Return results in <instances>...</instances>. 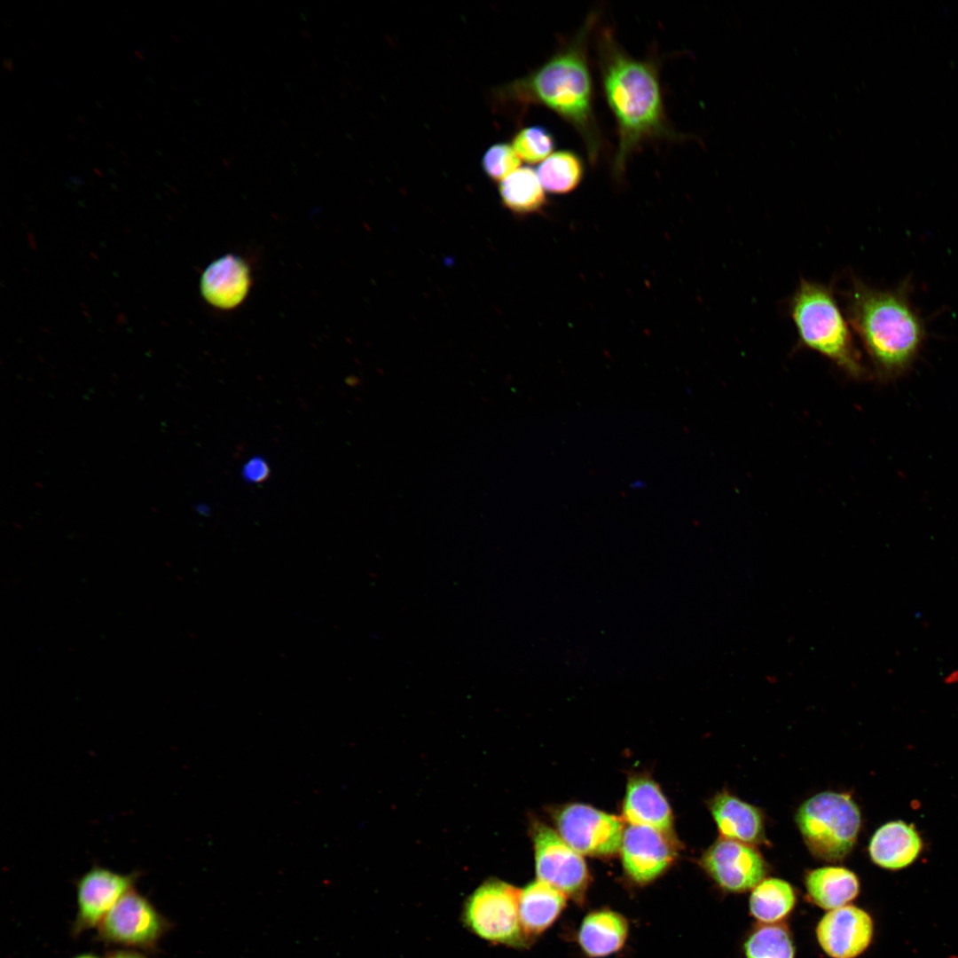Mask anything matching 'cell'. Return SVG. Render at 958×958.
Segmentation results:
<instances>
[{
    "mask_svg": "<svg viewBox=\"0 0 958 958\" xmlns=\"http://www.w3.org/2000/svg\"><path fill=\"white\" fill-rule=\"evenodd\" d=\"M597 52L604 95L616 122L618 145L613 172L618 176L646 142L681 140L684 136L667 119L654 61L631 56L609 27L599 31Z\"/></svg>",
    "mask_w": 958,
    "mask_h": 958,
    "instance_id": "cell-1",
    "label": "cell"
},
{
    "mask_svg": "<svg viewBox=\"0 0 958 958\" xmlns=\"http://www.w3.org/2000/svg\"><path fill=\"white\" fill-rule=\"evenodd\" d=\"M597 22L590 13L576 35L528 76L516 81L514 92L522 101L541 104L578 133L592 164L599 161L606 142L593 112L588 45Z\"/></svg>",
    "mask_w": 958,
    "mask_h": 958,
    "instance_id": "cell-2",
    "label": "cell"
},
{
    "mask_svg": "<svg viewBox=\"0 0 958 958\" xmlns=\"http://www.w3.org/2000/svg\"><path fill=\"white\" fill-rule=\"evenodd\" d=\"M847 314L877 371L895 376L915 359L925 327L908 299L907 284L893 290L854 279L846 294Z\"/></svg>",
    "mask_w": 958,
    "mask_h": 958,
    "instance_id": "cell-3",
    "label": "cell"
},
{
    "mask_svg": "<svg viewBox=\"0 0 958 958\" xmlns=\"http://www.w3.org/2000/svg\"><path fill=\"white\" fill-rule=\"evenodd\" d=\"M800 342L853 375L863 372L852 332L831 287L801 279L789 301Z\"/></svg>",
    "mask_w": 958,
    "mask_h": 958,
    "instance_id": "cell-4",
    "label": "cell"
},
{
    "mask_svg": "<svg viewBox=\"0 0 958 958\" xmlns=\"http://www.w3.org/2000/svg\"><path fill=\"white\" fill-rule=\"evenodd\" d=\"M796 822L811 854L835 863L842 861L853 849L861 814L850 794L824 791L800 805Z\"/></svg>",
    "mask_w": 958,
    "mask_h": 958,
    "instance_id": "cell-5",
    "label": "cell"
},
{
    "mask_svg": "<svg viewBox=\"0 0 958 958\" xmlns=\"http://www.w3.org/2000/svg\"><path fill=\"white\" fill-rule=\"evenodd\" d=\"M520 890L499 879L478 886L464 904L462 920L477 937L493 944L520 946L528 938L519 917Z\"/></svg>",
    "mask_w": 958,
    "mask_h": 958,
    "instance_id": "cell-6",
    "label": "cell"
},
{
    "mask_svg": "<svg viewBox=\"0 0 958 958\" xmlns=\"http://www.w3.org/2000/svg\"><path fill=\"white\" fill-rule=\"evenodd\" d=\"M172 923L134 889L124 894L97 927V938L106 945L154 952Z\"/></svg>",
    "mask_w": 958,
    "mask_h": 958,
    "instance_id": "cell-7",
    "label": "cell"
},
{
    "mask_svg": "<svg viewBox=\"0 0 958 958\" xmlns=\"http://www.w3.org/2000/svg\"><path fill=\"white\" fill-rule=\"evenodd\" d=\"M555 822L559 835L580 854L609 856L621 848L624 826L613 814L571 804L556 813Z\"/></svg>",
    "mask_w": 958,
    "mask_h": 958,
    "instance_id": "cell-8",
    "label": "cell"
},
{
    "mask_svg": "<svg viewBox=\"0 0 958 958\" xmlns=\"http://www.w3.org/2000/svg\"><path fill=\"white\" fill-rule=\"evenodd\" d=\"M532 840L538 880L549 883L565 895L580 897L589 878L581 854L559 833L540 822L533 825Z\"/></svg>",
    "mask_w": 958,
    "mask_h": 958,
    "instance_id": "cell-9",
    "label": "cell"
},
{
    "mask_svg": "<svg viewBox=\"0 0 958 958\" xmlns=\"http://www.w3.org/2000/svg\"><path fill=\"white\" fill-rule=\"evenodd\" d=\"M701 865L724 891L743 893L766 876L768 865L754 845L721 837L703 854Z\"/></svg>",
    "mask_w": 958,
    "mask_h": 958,
    "instance_id": "cell-10",
    "label": "cell"
},
{
    "mask_svg": "<svg viewBox=\"0 0 958 958\" xmlns=\"http://www.w3.org/2000/svg\"><path fill=\"white\" fill-rule=\"evenodd\" d=\"M138 872L121 874L95 865L75 882L76 915L72 924L73 937L97 928L106 915L128 891L135 888Z\"/></svg>",
    "mask_w": 958,
    "mask_h": 958,
    "instance_id": "cell-11",
    "label": "cell"
},
{
    "mask_svg": "<svg viewBox=\"0 0 958 958\" xmlns=\"http://www.w3.org/2000/svg\"><path fill=\"white\" fill-rule=\"evenodd\" d=\"M620 851L625 872L638 883L657 878L676 855L669 833L643 825L630 824L624 830Z\"/></svg>",
    "mask_w": 958,
    "mask_h": 958,
    "instance_id": "cell-12",
    "label": "cell"
},
{
    "mask_svg": "<svg viewBox=\"0 0 958 958\" xmlns=\"http://www.w3.org/2000/svg\"><path fill=\"white\" fill-rule=\"evenodd\" d=\"M815 933L819 946L830 958H856L869 946L874 923L865 910L848 904L828 911Z\"/></svg>",
    "mask_w": 958,
    "mask_h": 958,
    "instance_id": "cell-13",
    "label": "cell"
},
{
    "mask_svg": "<svg viewBox=\"0 0 958 958\" xmlns=\"http://www.w3.org/2000/svg\"><path fill=\"white\" fill-rule=\"evenodd\" d=\"M709 808L722 837L754 846L766 843L764 815L759 808L726 789L710 800Z\"/></svg>",
    "mask_w": 958,
    "mask_h": 958,
    "instance_id": "cell-14",
    "label": "cell"
},
{
    "mask_svg": "<svg viewBox=\"0 0 958 958\" xmlns=\"http://www.w3.org/2000/svg\"><path fill=\"white\" fill-rule=\"evenodd\" d=\"M923 842L913 825L902 821L881 826L872 836L868 853L883 868L897 870L912 864L920 854Z\"/></svg>",
    "mask_w": 958,
    "mask_h": 958,
    "instance_id": "cell-15",
    "label": "cell"
},
{
    "mask_svg": "<svg viewBox=\"0 0 958 958\" xmlns=\"http://www.w3.org/2000/svg\"><path fill=\"white\" fill-rule=\"evenodd\" d=\"M624 819L632 825L648 826L666 833L671 831L672 813L657 784L646 776L628 781L623 806Z\"/></svg>",
    "mask_w": 958,
    "mask_h": 958,
    "instance_id": "cell-16",
    "label": "cell"
},
{
    "mask_svg": "<svg viewBox=\"0 0 958 958\" xmlns=\"http://www.w3.org/2000/svg\"><path fill=\"white\" fill-rule=\"evenodd\" d=\"M249 286L248 269L234 255H224L208 266L201 276L200 290L212 305L230 309L241 302Z\"/></svg>",
    "mask_w": 958,
    "mask_h": 958,
    "instance_id": "cell-17",
    "label": "cell"
},
{
    "mask_svg": "<svg viewBox=\"0 0 958 958\" xmlns=\"http://www.w3.org/2000/svg\"><path fill=\"white\" fill-rule=\"evenodd\" d=\"M805 886L809 901L828 911L848 905L860 893V881L855 873L837 866L807 871Z\"/></svg>",
    "mask_w": 958,
    "mask_h": 958,
    "instance_id": "cell-18",
    "label": "cell"
},
{
    "mask_svg": "<svg viewBox=\"0 0 958 958\" xmlns=\"http://www.w3.org/2000/svg\"><path fill=\"white\" fill-rule=\"evenodd\" d=\"M566 905V895L540 880L520 890L519 917L527 937L546 931L560 915Z\"/></svg>",
    "mask_w": 958,
    "mask_h": 958,
    "instance_id": "cell-19",
    "label": "cell"
},
{
    "mask_svg": "<svg viewBox=\"0 0 958 958\" xmlns=\"http://www.w3.org/2000/svg\"><path fill=\"white\" fill-rule=\"evenodd\" d=\"M628 934V923L619 914L600 910L589 914L582 922L578 942L590 957L608 956L624 946Z\"/></svg>",
    "mask_w": 958,
    "mask_h": 958,
    "instance_id": "cell-20",
    "label": "cell"
},
{
    "mask_svg": "<svg viewBox=\"0 0 958 958\" xmlns=\"http://www.w3.org/2000/svg\"><path fill=\"white\" fill-rule=\"evenodd\" d=\"M797 904V894L787 881L764 878L756 885L749 898V910L759 923H777L791 914Z\"/></svg>",
    "mask_w": 958,
    "mask_h": 958,
    "instance_id": "cell-21",
    "label": "cell"
},
{
    "mask_svg": "<svg viewBox=\"0 0 958 958\" xmlns=\"http://www.w3.org/2000/svg\"><path fill=\"white\" fill-rule=\"evenodd\" d=\"M499 193L504 205L515 213H532L546 204L544 187L530 167L520 168L503 179Z\"/></svg>",
    "mask_w": 958,
    "mask_h": 958,
    "instance_id": "cell-22",
    "label": "cell"
},
{
    "mask_svg": "<svg viewBox=\"0 0 958 958\" xmlns=\"http://www.w3.org/2000/svg\"><path fill=\"white\" fill-rule=\"evenodd\" d=\"M584 164L573 151L561 150L553 153L538 169V176L544 189L554 193H567L581 182Z\"/></svg>",
    "mask_w": 958,
    "mask_h": 958,
    "instance_id": "cell-23",
    "label": "cell"
},
{
    "mask_svg": "<svg viewBox=\"0 0 958 958\" xmlns=\"http://www.w3.org/2000/svg\"><path fill=\"white\" fill-rule=\"evenodd\" d=\"M745 958H795L792 935L785 923H758L747 936Z\"/></svg>",
    "mask_w": 958,
    "mask_h": 958,
    "instance_id": "cell-24",
    "label": "cell"
},
{
    "mask_svg": "<svg viewBox=\"0 0 958 958\" xmlns=\"http://www.w3.org/2000/svg\"><path fill=\"white\" fill-rule=\"evenodd\" d=\"M555 141L552 133L541 126L520 130L513 138V147L521 159L528 163L544 161L552 154Z\"/></svg>",
    "mask_w": 958,
    "mask_h": 958,
    "instance_id": "cell-25",
    "label": "cell"
},
{
    "mask_svg": "<svg viewBox=\"0 0 958 958\" xmlns=\"http://www.w3.org/2000/svg\"><path fill=\"white\" fill-rule=\"evenodd\" d=\"M484 172L493 180H503L521 165V158L514 147L506 143L491 145L483 154Z\"/></svg>",
    "mask_w": 958,
    "mask_h": 958,
    "instance_id": "cell-26",
    "label": "cell"
},
{
    "mask_svg": "<svg viewBox=\"0 0 958 958\" xmlns=\"http://www.w3.org/2000/svg\"><path fill=\"white\" fill-rule=\"evenodd\" d=\"M243 475L249 482H263L269 475V467L262 459L255 458L244 466Z\"/></svg>",
    "mask_w": 958,
    "mask_h": 958,
    "instance_id": "cell-27",
    "label": "cell"
},
{
    "mask_svg": "<svg viewBox=\"0 0 958 958\" xmlns=\"http://www.w3.org/2000/svg\"><path fill=\"white\" fill-rule=\"evenodd\" d=\"M106 958H149L135 949H118L107 954Z\"/></svg>",
    "mask_w": 958,
    "mask_h": 958,
    "instance_id": "cell-28",
    "label": "cell"
},
{
    "mask_svg": "<svg viewBox=\"0 0 958 958\" xmlns=\"http://www.w3.org/2000/svg\"><path fill=\"white\" fill-rule=\"evenodd\" d=\"M943 681L947 685L958 684V669H955L946 675Z\"/></svg>",
    "mask_w": 958,
    "mask_h": 958,
    "instance_id": "cell-29",
    "label": "cell"
},
{
    "mask_svg": "<svg viewBox=\"0 0 958 958\" xmlns=\"http://www.w3.org/2000/svg\"><path fill=\"white\" fill-rule=\"evenodd\" d=\"M72 958H99V957L95 955L94 954L84 953V954H77V955H75V956H74Z\"/></svg>",
    "mask_w": 958,
    "mask_h": 958,
    "instance_id": "cell-30",
    "label": "cell"
}]
</instances>
